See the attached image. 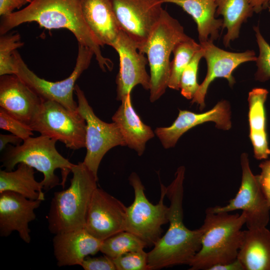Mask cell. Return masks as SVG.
Masks as SVG:
<instances>
[{
  "mask_svg": "<svg viewBox=\"0 0 270 270\" xmlns=\"http://www.w3.org/2000/svg\"><path fill=\"white\" fill-rule=\"evenodd\" d=\"M82 0H32L22 10L2 16L0 34L25 22H36L48 30L66 28L70 31L78 44L92 51L101 70H112L113 63L103 56L98 40L88 26L83 15Z\"/></svg>",
  "mask_w": 270,
  "mask_h": 270,
  "instance_id": "obj_1",
  "label": "cell"
},
{
  "mask_svg": "<svg viewBox=\"0 0 270 270\" xmlns=\"http://www.w3.org/2000/svg\"><path fill=\"white\" fill-rule=\"evenodd\" d=\"M185 168L178 167L175 178L166 187V196L170 202L169 227L148 252L149 270H157L177 265H189L201 247L202 230H191L183 222L184 181Z\"/></svg>",
  "mask_w": 270,
  "mask_h": 270,
  "instance_id": "obj_2",
  "label": "cell"
},
{
  "mask_svg": "<svg viewBox=\"0 0 270 270\" xmlns=\"http://www.w3.org/2000/svg\"><path fill=\"white\" fill-rule=\"evenodd\" d=\"M242 212L214 213L206 210L201 247L189 266L190 270H208L211 266L232 262L237 258L246 224Z\"/></svg>",
  "mask_w": 270,
  "mask_h": 270,
  "instance_id": "obj_3",
  "label": "cell"
},
{
  "mask_svg": "<svg viewBox=\"0 0 270 270\" xmlns=\"http://www.w3.org/2000/svg\"><path fill=\"white\" fill-rule=\"evenodd\" d=\"M70 186L56 192L47 216L48 228L53 234L84 228L88 207L98 180L83 162L72 168Z\"/></svg>",
  "mask_w": 270,
  "mask_h": 270,
  "instance_id": "obj_4",
  "label": "cell"
},
{
  "mask_svg": "<svg viewBox=\"0 0 270 270\" xmlns=\"http://www.w3.org/2000/svg\"><path fill=\"white\" fill-rule=\"evenodd\" d=\"M56 142L40 135L30 136L19 145H8L1 154L2 166L5 170L11 171L16 165L22 162L36 169L44 175L41 182L46 192L60 184L59 178L54 173L59 168L62 172L64 184L74 164L58 152L56 147Z\"/></svg>",
  "mask_w": 270,
  "mask_h": 270,
  "instance_id": "obj_5",
  "label": "cell"
},
{
  "mask_svg": "<svg viewBox=\"0 0 270 270\" xmlns=\"http://www.w3.org/2000/svg\"><path fill=\"white\" fill-rule=\"evenodd\" d=\"M190 37L179 22L164 10L144 48L150 68V100H158L168 87L170 56L176 45Z\"/></svg>",
  "mask_w": 270,
  "mask_h": 270,
  "instance_id": "obj_6",
  "label": "cell"
},
{
  "mask_svg": "<svg viewBox=\"0 0 270 270\" xmlns=\"http://www.w3.org/2000/svg\"><path fill=\"white\" fill-rule=\"evenodd\" d=\"M128 180L134 198L132 204L126 207L125 230L140 238L146 247L154 246L162 236V226L168 222L169 206L164 204L166 187L160 182V199L154 204L147 198L144 187L136 172L130 174Z\"/></svg>",
  "mask_w": 270,
  "mask_h": 270,
  "instance_id": "obj_7",
  "label": "cell"
},
{
  "mask_svg": "<svg viewBox=\"0 0 270 270\" xmlns=\"http://www.w3.org/2000/svg\"><path fill=\"white\" fill-rule=\"evenodd\" d=\"M94 52L88 48L78 44L74 68L70 76L64 80L50 82L42 78L26 64L18 50L14 53L15 74L22 80L42 100L56 102L68 110L78 111V103L74 99L76 82L89 66Z\"/></svg>",
  "mask_w": 270,
  "mask_h": 270,
  "instance_id": "obj_8",
  "label": "cell"
},
{
  "mask_svg": "<svg viewBox=\"0 0 270 270\" xmlns=\"http://www.w3.org/2000/svg\"><path fill=\"white\" fill-rule=\"evenodd\" d=\"M33 131L64 144L70 149L86 148V122L78 112L60 104L42 100L30 125Z\"/></svg>",
  "mask_w": 270,
  "mask_h": 270,
  "instance_id": "obj_9",
  "label": "cell"
},
{
  "mask_svg": "<svg viewBox=\"0 0 270 270\" xmlns=\"http://www.w3.org/2000/svg\"><path fill=\"white\" fill-rule=\"evenodd\" d=\"M74 92L78 100V111L86 122V154L82 162L98 180L100 163L106 154L111 148L126 146L118 124L102 120L94 110L79 86L76 85Z\"/></svg>",
  "mask_w": 270,
  "mask_h": 270,
  "instance_id": "obj_10",
  "label": "cell"
},
{
  "mask_svg": "<svg viewBox=\"0 0 270 270\" xmlns=\"http://www.w3.org/2000/svg\"><path fill=\"white\" fill-rule=\"evenodd\" d=\"M240 165L242 181L235 197L224 206H216L206 210L214 213L241 210L245 214L248 229L266 227L270 220V208L257 175H254L250 170L246 153L240 156Z\"/></svg>",
  "mask_w": 270,
  "mask_h": 270,
  "instance_id": "obj_11",
  "label": "cell"
},
{
  "mask_svg": "<svg viewBox=\"0 0 270 270\" xmlns=\"http://www.w3.org/2000/svg\"><path fill=\"white\" fill-rule=\"evenodd\" d=\"M110 1L120 30L144 54L148 38L164 10L162 0Z\"/></svg>",
  "mask_w": 270,
  "mask_h": 270,
  "instance_id": "obj_12",
  "label": "cell"
},
{
  "mask_svg": "<svg viewBox=\"0 0 270 270\" xmlns=\"http://www.w3.org/2000/svg\"><path fill=\"white\" fill-rule=\"evenodd\" d=\"M126 210L121 201L97 188L88 207L84 228L103 241L125 230Z\"/></svg>",
  "mask_w": 270,
  "mask_h": 270,
  "instance_id": "obj_13",
  "label": "cell"
},
{
  "mask_svg": "<svg viewBox=\"0 0 270 270\" xmlns=\"http://www.w3.org/2000/svg\"><path fill=\"white\" fill-rule=\"evenodd\" d=\"M203 51V57L207 64L206 78L192 99V104L196 103L200 110L205 106L204 98L210 84L217 78H224L230 86L236 82L232 72L240 64L251 61H256L257 56L252 50L242 52L224 50L216 46L214 42L208 40L200 44Z\"/></svg>",
  "mask_w": 270,
  "mask_h": 270,
  "instance_id": "obj_14",
  "label": "cell"
},
{
  "mask_svg": "<svg viewBox=\"0 0 270 270\" xmlns=\"http://www.w3.org/2000/svg\"><path fill=\"white\" fill-rule=\"evenodd\" d=\"M112 48L120 58V69L116 78V99L121 100L131 94L138 84L145 90L150 88V75L146 69L148 58L140 52L134 42L122 30Z\"/></svg>",
  "mask_w": 270,
  "mask_h": 270,
  "instance_id": "obj_15",
  "label": "cell"
},
{
  "mask_svg": "<svg viewBox=\"0 0 270 270\" xmlns=\"http://www.w3.org/2000/svg\"><path fill=\"white\" fill-rule=\"evenodd\" d=\"M230 113V105L225 100L219 102L212 108L204 112L197 114L180 110L178 117L170 126L157 128L154 134L164 148H169L174 146L186 132L206 122H214L217 128L228 130L232 127Z\"/></svg>",
  "mask_w": 270,
  "mask_h": 270,
  "instance_id": "obj_16",
  "label": "cell"
},
{
  "mask_svg": "<svg viewBox=\"0 0 270 270\" xmlns=\"http://www.w3.org/2000/svg\"><path fill=\"white\" fill-rule=\"evenodd\" d=\"M40 200L28 199L18 193L5 191L0 193V236L7 237L16 231L26 243L31 241L30 222L36 218L34 210Z\"/></svg>",
  "mask_w": 270,
  "mask_h": 270,
  "instance_id": "obj_17",
  "label": "cell"
},
{
  "mask_svg": "<svg viewBox=\"0 0 270 270\" xmlns=\"http://www.w3.org/2000/svg\"><path fill=\"white\" fill-rule=\"evenodd\" d=\"M42 98L16 74L0 77V108L30 126Z\"/></svg>",
  "mask_w": 270,
  "mask_h": 270,
  "instance_id": "obj_18",
  "label": "cell"
},
{
  "mask_svg": "<svg viewBox=\"0 0 270 270\" xmlns=\"http://www.w3.org/2000/svg\"><path fill=\"white\" fill-rule=\"evenodd\" d=\"M102 242L84 228L55 234L52 244L58 266H80L86 256L100 251Z\"/></svg>",
  "mask_w": 270,
  "mask_h": 270,
  "instance_id": "obj_19",
  "label": "cell"
},
{
  "mask_svg": "<svg viewBox=\"0 0 270 270\" xmlns=\"http://www.w3.org/2000/svg\"><path fill=\"white\" fill-rule=\"evenodd\" d=\"M82 6L84 20L100 46L112 47L122 30L110 0H82Z\"/></svg>",
  "mask_w": 270,
  "mask_h": 270,
  "instance_id": "obj_20",
  "label": "cell"
},
{
  "mask_svg": "<svg viewBox=\"0 0 270 270\" xmlns=\"http://www.w3.org/2000/svg\"><path fill=\"white\" fill-rule=\"evenodd\" d=\"M120 101L122 103L112 120L119 127L126 146L140 156L144 154L146 142L154 138L155 134L142 120L134 108L131 94L124 97Z\"/></svg>",
  "mask_w": 270,
  "mask_h": 270,
  "instance_id": "obj_21",
  "label": "cell"
},
{
  "mask_svg": "<svg viewBox=\"0 0 270 270\" xmlns=\"http://www.w3.org/2000/svg\"><path fill=\"white\" fill-rule=\"evenodd\" d=\"M237 258L244 270H270V230L266 227L244 230Z\"/></svg>",
  "mask_w": 270,
  "mask_h": 270,
  "instance_id": "obj_22",
  "label": "cell"
},
{
  "mask_svg": "<svg viewBox=\"0 0 270 270\" xmlns=\"http://www.w3.org/2000/svg\"><path fill=\"white\" fill-rule=\"evenodd\" d=\"M163 3H172L180 6L190 14L197 25L200 44L220 36L223 26L222 19L216 18V0H162Z\"/></svg>",
  "mask_w": 270,
  "mask_h": 270,
  "instance_id": "obj_23",
  "label": "cell"
},
{
  "mask_svg": "<svg viewBox=\"0 0 270 270\" xmlns=\"http://www.w3.org/2000/svg\"><path fill=\"white\" fill-rule=\"evenodd\" d=\"M34 168L22 162L14 170H0V193L10 191L32 200H44V186L36 180Z\"/></svg>",
  "mask_w": 270,
  "mask_h": 270,
  "instance_id": "obj_24",
  "label": "cell"
},
{
  "mask_svg": "<svg viewBox=\"0 0 270 270\" xmlns=\"http://www.w3.org/2000/svg\"><path fill=\"white\" fill-rule=\"evenodd\" d=\"M216 16H223L222 28L227 30L223 44L229 47L230 42L238 38L242 24L252 16L254 10L248 0H216Z\"/></svg>",
  "mask_w": 270,
  "mask_h": 270,
  "instance_id": "obj_25",
  "label": "cell"
},
{
  "mask_svg": "<svg viewBox=\"0 0 270 270\" xmlns=\"http://www.w3.org/2000/svg\"><path fill=\"white\" fill-rule=\"evenodd\" d=\"M201 49L200 44L191 38L178 43L172 53L174 58L170 62V76L168 87L179 90L180 80L182 72L190 63L195 54Z\"/></svg>",
  "mask_w": 270,
  "mask_h": 270,
  "instance_id": "obj_26",
  "label": "cell"
},
{
  "mask_svg": "<svg viewBox=\"0 0 270 270\" xmlns=\"http://www.w3.org/2000/svg\"><path fill=\"white\" fill-rule=\"evenodd\" d=\"M146 247L140 238L124 230L103 240L100 252L112 259L129 252L143 250Z\"/></svg>",
  "mask_w": 270,
  "mask_h": 270,
  "instance_id": "obj_27",
  "label": "cell"
},
{
  "mask_svg": "<svg viewBox=\"0 0 270 270\" xmlns=\"http://www.w3.org/2000/svg\"><path fill=\"white\" fill-rule=\"evenodd\" d=\"M268 92L264 88H253L248 93L250 132L267 134L265 102Z\"/></svg>",
  "mask_w": 270,
  "mask_h": 270,
  "instance_id": "obj_28",
  "label": "cell"
},
{
  "mask_svg": "<svg viewBox=\"0 0 270 270\" xmlns=\"http://www.w3.org/2000/svg\"><path fill=\"white\" fill-rule=\"evenodd\" d=\"M24 43L18 33L1 35L0 38V76L15 74L14 53Z\"/></svg>",
  "mask_w": 270,
  "mask_h": 270,
  "instance_id": "obj_29",
  "label": "cell"
},
{
  "mask_svg": "<svg viewBox=\"0 0 270 270\" xmlns=\"http://www.w3.org/2000/svg\"><path fill=\"white\" fill-rule=\"evenodd\" d=\"M203 56L201 47L182 73L180 80V92L182 95L188 100L194 98L199 88L197 81L198 71L200 60Z\"/></svg>",
  "mask_w": 270,
  "mask_h": 270,
  "instance_id": "obj_30",
  "label": "cell"
},
{
  "mask_svg": "<svg viewBox=\"0 0 270 270\" xmlns=\"http://www.w3.org/2000/svg\"><path fill=\"white\" fill-rule=\"evenodd\" d=\"M254 30L259 48V54L256 61L258 69L255 78L264 82L270 78V45L261 34L258 26H254Z\"/></svg>",
  "mask_w": 270,
  "mask_h": 270,
  "instance_id": "obj_31",
  "label": "cell"
},
{
  "mask_svg": "<svg viewBox=\"0 0 270 270\" xmlns=\"http://www.w3.org/2000/svg\"><path fill=\"white\" fill-rule=\"evenodd\" d=\"M116 270H149L148 252H132L112 258Z\"/></svg>",
  "mask_w": 270,
  "mask_h": 270,
  "instance_id": "obj_32",
  "label": "cell"
},
{
  "mask_svg": "<svg viewBox=\"0 0 270 270\" xmlns=\"http://www.w3.org/2000/svg\"><path fill=\"white\" fill-rule=\"evenodd\" d=\"M0 128L11 132L23 140L34 134L30 127L21 122L0 108Z\"/></svg>",
  "mask_w": 270,
  "mask_h": 270,
  "instance_id": "obj_33",
  "label": "cell"
},
{
  "mask_svg": "<svg viewBox=\"0 0 270 270\" xmlns=\"http://www.w3.org/2000/svg\"><path fill=\"white\" fill-rule=\"evenodd\" d=\"M80 266L85 270H116L112 259L104 254L99 257L86 256Z\"/></svg>",
  "mask_w": 270,
  "mask_h": 270,
  "instance_id": "obj_34",
  "label": "cell"
},
{
  "mask_svg": "<svg viewBox=\"0 0 270 270\" xmlns=\"http://www.w3.org/2000/svg\"><path fill=\"white\" fill-rule=\"evenodd\" d=\"M259 167L261 172L257 175L258 182L270 208V158L262 162Z\"/></svg>",
  "mask_w": 270,
  "mask_h": 270,
  "instance_id": "obj_35",
  "label": "cell"
},
{
  "mask_svg": "<svg viewBox=\"0 0 270 270\" xmlns=\"http://www.w3.org/2000/svg\"><path fill=\"white\" fill-rule=\"evenodd\" d=\"M28 3H30L28 0H0V15L8 16Z\"/></svg>",
  "mask_w": 270,
  "mask_h": 270,
  "instance_id": "obj_36",
  "label": "cell"
},
{
  "mask_svg": "<svg viewBox=\"0 0 270 270\" xmlns=\"http://www.w3.org/2000/svg\"><path fill=\"white\" fill-rule=\"evenodd\" d=\"M208 270H244V267L236 258L235 260L224 264L214 265Z\"/></svg>",
  "mask_w": 270,
  "mask_h": 270,
  "instance_id": "obj_37",
  "label": "cell"
},
{
  "mask_svg": "<svg viewBox=\"0 0 270 270\" xmlns=\"http://www.w3.org/2000/svg\"><path fill=\"white\" fill-rule=\"evenodd\" d=\"M23 140L20 138L13 134H0V150L2 152L8 146V144L14 146L20 144Z\"/></svg>",
  "mask_w": 270,
  "mask_h": 270,
  "instance_id": "obj_38",
  "label": "cell"
},
{
  "mask_svg": "<svg viewBox=\"0 0 270 270\" xmlns=\"http://www.w3.org/2000/svg\"><path fill=\"white\" fill-rule=\"evenodd\" d=\"M253 8L254 12L259 13L262 10L268 8L270 0H248Z\"/></svg>",
  "mask_w": 270,
  "mask_h": 270,
  "instance_id": "obj_39",
  "label": "cell"
},
{
  "mask_svg": "<svg viewBox=\"0 0 270 270\" xmlns=\"http://www.w3.org/2000/svg\"><path fill=\"white\" fill-rule=\"evenodd\" d=\"M268 11L270 12V0H269V6H268Z\"/></svg>",
  "mask_w": 270,
  "mask_h": 270,
  "instance_id": "obj_40",
  "label": "cell"
},
{
  "mask_svg": "<svg viewBox=\"0 0 270 270\" xmlns=\"http://www.w3.org/2000/svg\"><path fill=\"white\" fill-rule=\"evenodd\" d=\"M30 2L32 0H28Z\"/></svg>",
  "mask_w": 270,
  "mask_h": 270,
  "instance_id": "obj_41",
  "label": "cell"
}]
</instances>
